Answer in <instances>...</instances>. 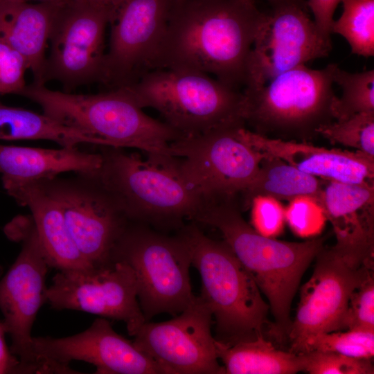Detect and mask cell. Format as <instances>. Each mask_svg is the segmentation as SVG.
Listing matches in <instances>:
<instances>
[{"mask_svg": "<svg viewBox=\"0 0 374 374\" xmlns=\"http://www.w3.org/2000/svg\"><path fill=\"white\" fill-rule=\"evenodd\" d=\"M212 314L200 296L169 321H145L134 335V345L170 374H223L218 363Z\"/></svg>", "mask_w": 374, "mask_h": 374, "instance_id": "obj_17", "label": "cell"}, {"mask_svg": "<svg viewBox=\"0 0 374 374\" xmlns=\"http://www.w3.org/2000/svg\"><path fill=\"white\" fill-rule=\"evenodd\" d=\"M332 143L351 148L374 157V112H363L334 121L318 130Z\"/></svg>", "mask_w": 374, "mask_h": 374, "instance_id": "obj_29", "label": "cell"}, {"mask_svg": "<svg viewBox=\"0 0 374 374\" xmlns=\"http://www.w3.org/2000/svg\"><path fill=\"white\" fill-rule=\"evenodd\" d=\"M123 88L141 108L157 110L182 137L244 125L242 91L204 73L157 69Z\"/></svg>", "mask_w": 374, "mask_h": 374, "instance_id": "obj_7", "label": "cell"}, {"mask_svg": "<svg viewBox=\"0 0 374 374\" xmlns=\"http://www.w3.org/2000/svg\"><path fill=\"white\" fill-rule=\"evenodd\" d=\"M374 245L336 241L316 256L311 278L301 290L287 337L290 352L301 354L307 341L337 332L353 291L373 275Z\"/></svg>", "mask_w": 374, "mask_h": 374, "instance_id": "obj_9", "label": "cell"}, {"mask_svg": "<svg viewBox=\"0 0 374 374\" xmlns=\"http://www.w3.org/2000/svg\"><path fill=\"white\" fill-rule=\"evenodd\" d=\"M242 126L227 125L171 143L180 175L204 200L242 193L255 179L263 154L242 137Z\"/></svg>", "mask_w": 374, "mask_h": 374, "instance_id": "obj_11", "label": "cell"}, {"mask_svg": "<svg viewBox=\"0 0 374 374\" xmlns=\"http://www.w3.org/2000/svg\"><path fill=\"white\" fill-rule=\"evenodd\" d=\"M323 184L319 178L303 172L278 158L264 156L258 172L242 193L247 203L256 195L290 200L309 195L320 199Z\"/></svg>", "mask_w": 374, "mask_h": 374, "instance_id": "obj_26", "label": "cell"}, {"mask_svg": "<svg viewBox=\"0 0 374 374\" xmlns=\"http://www.w3.org/2000/svg\"><path fill=\"white\" fill-rule=\"evenodd\" d=\"M341 0H308V8L314 17V21L321 33L327 40L331 41L330 28L333 16Z\"/></svg>", "mask_w": 374, "mask_h": 374, "instance_id": "obj_36", "label": "cell"}, {"mask_svg": "<svg viewBox=\"0 0 374 374\" xmlns=\"http://www.w3.org/2000/svg\"><path fill=\"white\" fill-rule=\"evenodd\" d=\"M374 330V279L368 278L355 289L349 299L340 329Z\"/></svg>", "mask_w": 374, "mask_h": 374, "instance_id": "obj_33", "label": "cell"}, {"mask_svg": "<svg viewBox=\"0 0 374 374\" xmlns=\"http://www.w3.org/2000/svg\"><path fill=\"white\" fill-rule=\"evenodd\" d=\"M235 197L205 200L194 220L220 231L267 297L275 320L274 332L282 339L292 327V299L303 274L324 247L323 239L297 242L264 236L243 218Z\"/></svg>", "mask_w": 374, "mask_h": 374, "instance_id": "obj_2", "label": "cell"}, {"mask_svg": "<svg viewBox=\"0 0 374 374\" xmlns=\"http://www.w3.org/2000/svg\"><path fill=\"white\" fill-rule=\"evenodd\" d=\"M100 166L92 174L114 197L129 221L177 224L194 219L204 199L180 175L172 156L147 154L101 146Z\"/></svg>", "mask_w": 374, "mask_h": 374, "instance_id": "obj_4", "label": "cell"}, {"mask_svg": "<svg viewBox=\"0 0 374 374\" xmlns=\"http://www.w3.org/2000/svg\"><path fill=\"white\" fill-rule=\"evenodd\" d=\"M6 333L3 323L0 321V374L19 373V361L8 349L5 340Z\"/></svg>", "mask_w": 374, "mask_h": 374, "instance_id": "obj_37", "label": "cell"}, {"mask_svg": "<svg viewBox=\"0 0 374 374\" xmlns=\"http://www.w3.org/2000/svg\"><path fill=\"white\" fill-rule=\"evenodd\" d=\"M6 190L19 205L30 209L51 267L64 270L91 266L78 249L60 208L51 198L32 183Z\"/></svg>", "mask_w": 374, "mask_h": 374, "instance_id": "obj_22", "label": "cell"}, {"mask_svg": "<svg viewBox=\"0 0 374 374\" xmlns=\"http://www.w3.org/2000/svg\"><path fill=\"white\" fill-rule=\"evenodd\" d=\"M333 82L342 89L333 106L335 121L344 120L363 112H374V70L350 73L337 64Z\"/></svg>", "mask_w": 374, "mask_h": 374, "instance_id": "obj_28", "label": "cell"}, {"mask_svg": "<svg viewBox=\"0 0 374 374\" xmlns=\"http://www.w3.org/2000/svg\"><path fill=\"white\" fill-rule=\"evenodd\" d=\"M27 70L28 65L23 55L0 37V94L19 95L26 86Z\"/></svg>", "mask_w": 374, "mask_h": 374, "instance_id": "obj_35", "label": "cell"}, {"mask_svg": "<svg viewBox=\"0 0 374 374\" xmlns=\"http://www.w3.org/2000/svg\"><path fill=\"white\" fill-rule=\"evenodd\" d=\"M178 235L200 274L199 296L215 317L216 339L233 344L263 335L269 305L227 244L207 237L195 224L183 227Z\"/></svg>", "mask_w": 374, "mask_h": 374, "instance_id": "obj_5", "label": "cell"}, {"mask_svg": "<svg viewBox=\"0 0 374 374\" xmlns=\"http://www.w3.org/2000/svg\"><path fill=\"white\" fill-rule=\"evenodd\" d=\"M240 133L247 143L264 156L278 158L316 177L348 184H374V157L360 152L270 138L245 126L240 128Z\"/></svg>", "mask_w": 374, "mask_h": 374, "instance_id": "obj_19", "label": "cell"}, {"mask_svg": "<svg viewBox=\"0 0 374 374\" xmlns=\"http://www.w3.org/2000/svg\"><path fill=\"white\" fill-rule=\"evenodd\" d=\"M319 200L337 241L374 244V184L329 181Z\"/></svg>", "mask_w": 374, "mask_h": 374, "instance_id": "obj_23", "label": "cell"}, {"mask_svg": "<svg viewBox=\"0 0 374 374\" xmlns=\"http://www.w3.org/2000/svg\"><path fill=\"white\" fill-rule=\"evenodd\" d=\"M112 9L89 0L57 3L48 39L44 80H55L66 89L100 81L105 33Z\"/></svg>", "mask_w": 374, "mask_h": 374, "instance_id": "obj_13", "label": "cell"}, {"mask_svg": "<svg viewBox=\"0 0 374 374\" xmlns=\"http://www.w3.org/2000/svg\"><path fill=\"white\" fill-rule=\"evenodd\" d=\"M110 260L123 262L132 269L146 321L163 312L177 315L196 296L190 282V253L178 235L168 236L129 221Z\"/></svg>", "mask_w": 374, "mask_h": 374, "instance_id": "obj_8", "label": "cell"}, {"mask_svg": "<svg viewBox=\"0 0 374 374\" xmlns=\"http://www.w3.org/2000/svg\"><path fill=\"white\" fill-rule=\"evenodd\" d=\"M131 267L118 260L81 269L58 270L47 287L52 308L88 312L125 323L134 336L146 321Z\"/></svg>", "mask_w": 374, "mask_h": 374, "instance_id": "obj_15", "label": "cell"}, {"mask_svg": "<svg viewBox=\"0 0 374 374\" xmlns=\"http://www.w3.org/2000/svg\"><path fill=\"white\" fill-rule=\"evenodd\" d=\"M331 49V41L310 17L307 1L274 6L265 13L253 42L244 87L263 85L285 71L327 57Z\"/></svg>", "mask_w": 374, "mask_h": 374, "instance_id": "obj_16", "label": "cell"}, {"mask_svg": "<svg viewBox=\"0 0 374 374\" xmlns=\"http://www.w3.org/2000/svg\"><path fill=\"white\" fill-rule=\"evenodd\" d=\"M251 206V223L260 234L276 238L283 231L285 224V210L280 201L267 195L253 197Z\"/></svg>", "mask_w": 374, "mask_h": 374, "instance_id": "obj_34", "label": "cell"}, {"mask_svg": "<svg viewBox=\"0 0 374 374\" xmlns=\"http://www.w3.org/2000/svg\"><path fill=\"white\" fill-rule=\"evenodd\" d=\"M337 64L322 69L301 65L266 84L244 87L242 119L251 131L283 140L310 142L318 130L334 121L337 98L333 71Z\"/></svg>", "mask_w": 374, "mask_h": 374, "instance_id": "obj_6", "label": "cell"}, {"mask_svg": "<svg viewBox=\"0 0 374 374\" xmlns=\"http://www.w3.org/2000/svg\"><path fill=\"white\" fill-rule=\"evenodd\" d=\"M101 161L100 152H82L77 147L48 149L0 144V173L5 190L66 172H92Z\"/></svg>", "mask_w": 374, "mask_h": 374, "instance_id": "obj_20", "label": "cell"}, {"mask_svg": "<svg viewBox=\"0 0 374 374\" xmlns=\"http://www.w3.org/2000/svg\"><path fill=\"white\" fill-rule=\"evenodd\" d=\"M60 208L69 231L91 265L110 260L129 220L114 197L92 172L33 182Z\"/></svg>", "mask_w": 374, "mask_h": 374, "instance_id": "obj_12", "label": "cell"}, {"mask_svg": "<svg viewBox=\"0 0 374 374\" xmlns=\"http://www.w3.org/2000/svg\"><path fill=\"white\" fill-rule=\"evenodd\" d=\"M173 1H118L100 82L110 89L127 87L156 69Z\"/></svg>", "mask_w": 374, "mask_h": 374, "instance_id": "obj_14", "label": "cell"}, {"mask_svg": "<svg viewBox=\"0 0 374 374\" xmlns=\"http://www.w3.org/2000/svg\"><path fill=\"white\" fill-rule=\"evenodd\" d=\"M305 371L310 374H373L371 359L355 358L330 351L305 353Z\"/></svg>", "mask_w": 374, "mask_h": 374, "instance_id": "obj_32", "label": "cell"}, {"mask_svg": "<svg viewBox=\"0 0 374 374\" xmlns=\"http://www.w3.org/2000/svg\"><path fill=\"white\" fill-rule=\"evenodd\" d=\"M343 11L334 20L331 35L347 41L353 54L366 57L374 55V0H341Z\"/></svg>", "mask_w": 374, "mask_h": 374, "instance_id": "obj_27", "label": "cell"}, {"mask_svg": "<svg viewBox=\"0 0 374 374\" xmlns=\"http://www.w3.org/2000/svg\"><path fill=\"white\" fill-rule=\"evenodd\" d=\"M314 350L371 359L374 356V330L349 329L346 332L321 333L307 341L302 353Z\"/></svg>", "mask_w": 374, "mask_h": 374, "instance_id": "obj_30", "label": "cell"}, {"mask_svg": "<svg viewBox=\"0 0 374 374\" xmlns=\"http://www.w3.org/2000/svg\"><path fill=\"white\" fill-rule=\"evenodd\" d=\"M89 1L102 5V6L109 7L112 8L113 10L114 8L116 5L118 0H89Z\"/></svg>", "mask_w": 374, "mask_h": 374, "instance_id": "obj_38", "label": "cell"}, {"mask_svg": "<svg viewBox=\"0 0 374 374\" xmlns=\"http://www.w3.org/2000/svg\"><path fill=\"white\" fill-rule=\"evenodd\" d=\"M58 2L0 3V37L23 55L36 84H45L46 49Z\"/></svg>", "mask_w": 374, "mask_h": 374, "instance_id": "obj_21", "label": "cell"}, {"mask_svg": "<svg viewBox=\"0 0 374 374\" xmlns=\"http://www.w3.org/2000/svg\"><path fill=\"white\" fill-rule=\"evenodd\" d=\"M272 6L294 0H267Z\"/></svg>", "mask_w": 374, "mask_h": 374, "instance_id": "obj_39", "label": "cell"}, {"mask_svg": "<svg viewBox=\"0 0 374 374\" xmlns=\"http://www.w3.org/2000/svg\"><path fill=\"white\" fill-rule=\"evenodd\" d=\"M42 373H76L73 360L93 364L98 374H157L164 371L146 353L118 334L106 318L99 317L84 331L55 338L33 337Z\"/></svg>", "mask_w": 374, "mask_h": 374, "instance_id": "obj_18", "label": "cell"}, {"mask_svg": "<svg viewBox=\"0 0 374 374\" xmlns=\"http://www.w3.org/2000/svg\"><path fill=\"white\" fill-rule=\"evenodd\" d=\"M19 95L37 103L43 114L57 122L99 139L103 146L172 156L171 143L182 137L165 122L146 114L123 87L76 94L33 82Z\"/></svg>", "mask_w": 374, "mask_h": 374, "instance_id": "obj_3", "label": "cell"}, {"mask_svg": "<svg viewBox=\"0 0 374 374\" xmlns=\"http://www.w3.org/2000/svg\"><path fill=\"white\" fill-rule=\"evenodd\" d=\"M0 140H48L61 147L82 143L103 146L98 139L63 125L44 114L0 102Z\"/></svg>", "mask_w": 374, "mask_h": 374, "instance_id": "obj_25", "label": "cell"}, {"mask_svg": "<svg viewBox=\"0 0 374 374\" xmlns=\"http://www.w3.org/2000/svg\"><path fill=\"white\" fill-rule=\"evenodd\" d=\"M285 210V222L292 232L301 238L317 237L328 221L319 199L312 196L294 197L289 200Z\"/></svg>", "mask_w": 374, "mask_h": 374, "instance_id": "obj_31", "label": "cell"}, {"mask_svg": "<svg viewBox=\"0 0 374 374\" xmlns=\"http://www.w3.org/2000/svg\"><path fill=\"white\" fill-rule=\"evenodd\" d=\"M8 238L21 249L0 280L2 321L11 338L10 350L19 361V373H41L31 330L40 308L47 302L46 276L50 267L30 215H19L4 229Z\"/></svg>", "mask_w": 374, "mask_h": 374, "instance_id": "obj_10", "label": "cell"}, {"mask_svg": "<svg viewBox=\"0 0 374 374\" xmlns=\"http://www.w3.org/2000/svg\"><path fill=\"white\" fill-rule=\"evenodd\" d=\"M11 1V0H0V3L3 2V1ZM20 1H36L37 2H41V1L57 2V1H62V0H20Z\"/></svg>", "mask_w": 374, "mask_h": 374, "instance_id": "obj_40", "label": "cell"}, {"mask_svg": "<svg viewBox=\"0 0 374 374\" xmlns=\"http://www.w3.org/2000/svg\"><path fill=\"white\" fill-rule=\"evenodd\" d=\"M264 16L254 0H174L156 69L199 71L238 89Z\"/></svg>", "mask_w": 374, "mask_h": 374, "instance_id": "obj_1", "label": "cell"}, {"mask_svg": "<svg viewBox=\"0 0 374 374\" xmlns=\"http://www.w3.org/2000/svg\"><path fill=\"white\" fill-rule=\"evenodd\" d=\"M215 345L227 374H294L305 371L307 364L305 353L278 350L263 335L233 344L215 339Z\"/></svg>", "mask_w": 374, "mask_h": 374, "instance_id": "obj_24", "label": "cell"}]
</instances>
